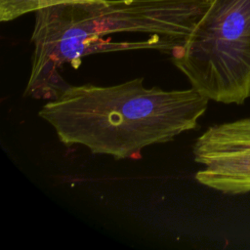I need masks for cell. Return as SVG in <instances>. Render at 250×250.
<instances>
[{
  "label": "cell",
  "mask_w": 250,
  "mask_h": 250,
  "mask_svg": "<svg viewBox=\"0 0 250 250\" xmlns=\"http://www.w3.org/2000/svg\"><path fill=\"white\" fill-rule=\"evenodd\" d=\"M210 0H98L35 13L30 74L23 95L53 100L68 86L59 70L86 56L157 50L169 55L183 44Z\"/></svg>",
  "instance_id": "6da1fadb"
},
{
  "label": "cell",
  "mask_w": 250,
  "mask_h": 250,
  "mask_svg": "<svg viewBox=\"0 0 250 250\" xmlns=\"http://www.w3.org/2000/svg\"><path fill=\"white\" fill-rule=\"evenodd\" d=\"M208 103L191 87L147 88L138 77L109 86L69 85L48 101L38 116L64 146H82L120 160L140 157L146 146L195 129Z\"/></svg>",
  "instance_id": "7a4b0ae2"
},
{
  "label": "cell",
  "mask_w": 250,
  "mask_h": 250,
  "mask_svg": "<svg viewBox=\"0 0 250 250\" xmlns=\"http://www.w3.org/2000/svg\"><path fill=\"white\" fill-rule=\"evenodd\" d=\"M173 64L191 88L226 104L250 99V0H210Z\"/></svg>",
  "instance_id": "3957f363"
},
{
  "label": "cell",
  "mask_w": 250,
  "mask_h": 250,
  "mask_svg": "<svg viewBox=\"0 0 250 250\" xmlns=\"http://www.w3.org/2000/svg\"><path fill=\"white\" fill-rule=\"evenodd\" d=\"M195 180L228 195L250 192V116L208 127L193 145Z\"/></svg>",
  "instance_id": "277c9868"
},
{
  "label": "cell",
  "mask_w": 250,
  "mask_h": 250,
  "mask_svg": "<svg viewBox=\"0 0 250 250\" xmlns=\"http://www.w3.org/2000/svg\"><path fill=\"white\" fill-rule=\"evenodd\" d=\"M98 0H0V21H12L24 15L66 4L86 3Z\"/></svg>",
  "instance_id": "5b68a950"
}]
</instances>
